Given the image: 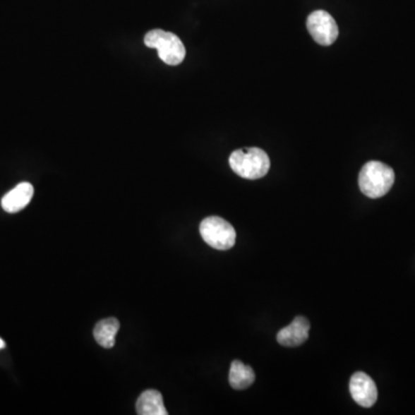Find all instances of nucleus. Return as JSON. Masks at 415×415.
I'll return each instance as SVG.
<instances>
[{
    "label": "nucleus",
    "mask_w": 415,
    "mask_h": 415,
    "mask_svg": "<svg viewBox=\"0 0 415 415\" xmlns=\"http://www.w3.org/2000/svg\"><path fill=\"white\" fill-rule=\"evenodd\" d=\"M307 29L318 44L329 47L336 42L339 29L334 18L325 11H315L307 18Z\"/></svg>",
    "instance_id": "5"
},
{
    "label": "nucleus",
    "mask_w": 415,
    "mask_h": 415,
    "mask_svg": "<svg viewBox=\"0 0 415 415\" xmlns=\"http://www.w3.org/2000/svg\"><path fill=\"white\" fill-rule=\"evenodd\" d=\"M32 196H34V187L32 184H19L4 196L1 200V207L6 212L16 214L29 205V202L32 201Z\"/></svg>",
    "instance_id": "8"
},
{
    "label": "nucleus",
    "mask_w": 415,
    "mask_h": 415,
    "mask_svg": "<svg viewBox=\"0 0 415 415\" xmlns=\"http://www.w3.org/2000/svg\"><path fill=\"white\" fill-rule=\"evenodd\" d=\"M231 169L243 179L256 180L269 172L270 160L265 150L260 148L238 149L231 154Z\"/></svg>",
    "instance_id": "2"
},
{
    "label": "nucleus",
    "mask_w": 415,
    "mask_h": 415,
    "mask_svg": "<svg viewBox=\"0 0 415 415\" xmlns=\"http://www.w3.org/2000/svg\"><path fill=\"white\" fill-rule=\"evenodd\" d=\"M200 233L207 245L218 251H227L236 243V233L229 222L217 216L202 220Z\"/></svg>",
    "instance_id": "4"
},
{
    "label": "nucleus",
    "mask_w": 415,
    "mask_h": 415,
    "mask_svg": "<svg viewBox=\"0 0 415 415\" xmlns=\"http://www.w3.org/2000/svg\"><path fill=\"white\" fill-rule=\"evenodd\" d=\"M309 329L311 323L308 320L302 316L293 320L292 323L283 327L277 335V340L280 345L287 347H296L305 343L308 339Z\"/></svg>",
    "instance_id": "7"
},
{
    "label": "nucleus",
    "mask_w": 415,
    "mask_h": 415,
    "mask_svg": "<svg viewBox=\"0 0 415 415\" xmlns=\"http://www.w3.org/2000/svg\"><path fill=\"white\" fill-rule=\"evenodd\" d=\"M136 413L140 415H167L163 396L157 390L142 392L136 402Z\"/></svg>",
    "instance_id": "9"
},
{
    "label": "nucleus",
    "mask_w": 415,
    "mask_h": 415,
    "mask_svg": "<svg viewBox=\"0 0 415 415\" xmlns=\"http://www.w3.org/2000/svg\"><path fill=\"white\" fill-rule=\"evenodd\" d=\"M119 327L120 323L116 318L102 320L95 327V339L104 349H112L116 343V332L119 331Z\"/></svg>",
    "instance_id": "10"
},
{
    "label": "nucleus",
    "mask_w": 415,
    "mask_h": 415,
    "mask_svg": "<svg viewBox=\"0 0 415 415\" xmlns=\"http://www.w3.org/2000/svg\"><path fill=\"white\" fill-rule=\"evenodd\" d=\"M393 183L395 172L392 169L378 161L366 163L359 174V187L371 198H380L387 194Z\"/></svg>",
    "instance_id": "1"
},
{
    "label": "nucleus",
    "mask_w": 415,
    "mask_h": 415,
    "mask_svg": "<svg viewBox=\"0 0 415 415\" xmlns=\"http://www.w3.org/2000/svg\"><path fill=\"white\" fill-rule=\"evenodd\" d=\"M231 387L236 390H243L251 387L255 380V373L249 366H246L239 360L232 362L229 375Z\"/></svg>",
    "instance_id": "11"
},
{
    "label": "nucleus",
    "mask_w": 415,
    "mask_h": 415,
    "mask_svg": "<svg viewBox=\"0 0 415 415\" xmlns=\"http://www.w3.org/2000/svg\"><path fill=\"white\" fill-rule=\"evenodd\" d=\"M349 391L353 399L362 407H371L378 400V387L368 375L358 371L349 380Z\"/></svg>",
    "instance_id": "6"
},
{
    "label": "nucleus",
    "mask_w": 415,
    "mask_h": 415,
    "mask_svg": "<svg viewBox=\"0 0 415 415\" xmlns=\"http://www.w3.org/2000/svg\"><path fill=\"white\" fill-rule=\"evenodd\" d=\"M145 44L151 49H156L162 61L171 66H176L185 59V45L173 32L162 29L150 30L145 36Z\"/></svg>",
    "instance_id": "3"
},
{
    "label": "nucleus",
    "mask_w": 415,
    "mask_h": 415,
    "mask_svg": "<svg viewBox=\"0 0 415 415\" xmlns=\"http://www.w3.org/2000/svg\"><path fill=\"white\" fill-rule=\"evenodd\" d=\"M5 347V343H4V340L0 338V349H4Z\"/></svg>",
    "instance_id": "12"
}]
</instances>
